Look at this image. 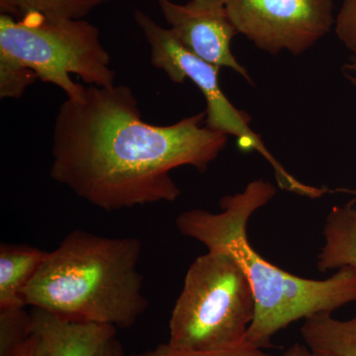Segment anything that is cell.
I'll return each instance as SVG.
<instances>
[{
  "label": "cell",
  "instance_id": "obj_20",
  "mask_svg": "<svg viewBox=\"0 0 356 356\" xmlns=\"http://www.w3.org/2000/svg\"><path fill=\"white\" fill-rule=\"evenodd\" d=\"M344 79L356 88V56L351 55L341 67Z\"/></svg>",
  "mask_w": 356,
  "mask_h": 356
},
{
  "label": "cell",
  "instance_id": "obj_12",
  "mask_svg": "<svg viewBox=\"0 0 356 356\" xmlns=\"http://www.w3.org/2000/svg\"><path fill=\"white\" fill-rule=\"evenodd\" d=\"M304 344L313 356H356V316L339 320L320 313L304 320Z\"/></svg>",
  "mask_w": 356,
  "mask_h": 356
},
{
  "label": "cell",
  "instance_id": "obj_8",
  "mask_svg": "<svg viewBox=\"0 0 356 356\" xmlns=\"http://www.w3.org/2000/svg\"><path fill=\"white\" fill-rule=\"evenodd\" d=\"M156 1L170 29L187 50L210 64L234 70L254 84L231 50L232 40L238 32L224 0H191L185 4Z\"/></svg>",
  "mask_w": 356,
  "mask_h": 356
},
{
  "label": "cell",
  "instance_id": "obj_14",
  "mask_svg": "<svg viewBox=\"0 0 356 356\" xmlns=\"http://www.w3.org/2000/svg\"><path fill=\"white\" fill-rule=\"evenodd\" d=\"M33 334L32 315L25 308L0 310V356H17Z\"/></svg>",
  "mask_w": 356,
  "mask_h": 356
},
{
  "label": "cell",
  "instance_id": "obj_15",
  "mask_svg": "<svg viewBox=\"0 0 356 356\" xmlns=\"http://www.w3.org/2000/svg\"><path fill=\"white\" fill-rule=\"evenodd\" d=\"M37 79L34 70L0 54V97L20 98Z\"/></svg>",
  "mask_w": 356,
  "mask_h": 356
},
{
  "label": "cell",
  "instance_id": "obj_22",
  "mask_svg": "<svg viewBox=\"0 0 356 356\" xmlns=\"http://www.w3.org/2000/svg\"><path fill=\"white\" fill-rule=\"evenodd\" d=\"M334 191L341 192V193L348 194V195L353 196V200L356 201V189L337 188Z\"/></svg>",
  "mask_w": 356,
  "mask_h": 356
},
{
  "label": "cell",
  "instance_id": "obj_17",
  "mask_svg": "<svg viewBox=\"0 0 356 356\" xmlns=\"http://www.w3.org/2000/svg\"><path fill=\"white\" fill-rule=\"evenodd\" d=\"M334 24L337 38L356 56V0H343Z\"/></svg>",
  "mask_w": 356,
  "mask_h": 356
},
{
  "label": "cell",
  "instance_id": "obj_9",
  "mask_svg": "<svg viewBox=\"0 0 356 356\" xmlns=\"http://www.w3.org/2000/svg\"><path fill=\"white\" fill-rule=\"evenodd\" d=\"M33 332L41 339L46 356H95L116 336L108 325L79 322L32 308Z\"/></svg>",
  "mask_w": 356,
  "mask_h": 356
},
{
  "label": "cell",
  "instance_id": "obj_11",
  "mask_svg": "<svg viewBox=\"0 0 356 356\" xmlns=\"http://www.w3.org/2000/svg\"><path fill=\"white\" fill-rule=\"evenodd\" d=\"M325 243L318 252L321 273L350 266L356 270V201L334 206L325 218Z\"/></svg>",
  "mask_w": 356,
  "mask_h": 356
},
{
  "label": "cell",
  "instance_id": "obj_6",
  "mask_svg": "<svg viewBox=\"0 0 356 356\" xmlns=\"http://www.w3.org/2000/svg\"><path fill=\"white\" fill-rule=\"evenodd\" d=\"M135 21L151 47V64L165 72L170 81L184 83L189 79L202 93L207 104L206 126L212 130L234 136L242 151L257 152L268 161L281 188L300 193L305 185L293 177L276 161L264 140L250 127V115L236 108L225 95L220 84V69L194 55L178 41L168 28H163L147 14L136 11Z\"/></svg>",
  "mask_w": 356,
  "mask_h": 356
},
{
  "label": "cell",
  "instance_id": "obj_16",
  "mask_svg": "<svg viewBox=\"0 0 356 356\" xmlns=\"http://www.w3.org/2000/svg\"><path fill=\"white\" fill-rule=\"evenodd\" d=\"M131 356H273L264 353L248 341L229 348L214 350H182L173 348L168 343H161L153 350L136 353Z\"/></svg>",
  "mask_w": 356,
  "mask_h": 356
},
{
  "label": "cell",
  "instance_id": "obj_7",
  "mask_svg": "<svg viewBox=\"0 0 356 356\" xmlns=\"http://www.w3.org/2000/svg\"><path fill=\"white\" fill-rule=\"evenodd\" d=\"M238 34L259 50L300 56L331 31L332 0H224Z\"/></svg>",
  "mask_w": 356,
  "mask_h": 356
},
{
  "label": "cell",
  "instance_id": "obj_18",
  "mask_svg": "<svg viewBox=\"0 0 356 356\" xmlns=\"http://www.w3.org/2000/svg\"><path fill=\"white\" fill-rule=\"evenodd\" d=\"M17 356H46L41 339L36 334H33Z\"/></svg>",
  "mask_w": 356,
  "mask_h": 356
},
{
  "label": "cell",
  "instance_id": "obj_4",
  "mask_svg": "<svg viewBox=\"0 0 356 356\" xmlns=\"http://www.w3.org/2000/svg\"><path fill=\"white\" fill-rule=\"evenodd\" d=\"M255 298L247 275L233 257L208 250L192 262L173 306L168 346L214 350L247 341Z\"/></svg>",
  "mask_w": 356,
  "mask_h": 356
},
{
  "label": "cell",
  "instance_id": "obj_19",
  "mask_svg": "<svg viewBox=\"0 0 356 356\" xmlns=\"http://www.w3.org/2000/svg\"><path fill=\"white\" fill-rule=\"evenodd\" d=\"M95 356H126L123 346L116 336L103 344Z\"/></svg>",
  "mask_w": 356,
  "mask_h": 356
},
{
  "label": "cell",
  "instance_id": "obj_1",
  "mask_svg": "<svg viewBox=\"0 0 356 356\" xmlns=\"http://www.w3.org/2000/svg\"><path fill=\"white\" fill-rule=\"evenodd\" d=\"M204 120L206 111L153 125L143 120L132 88L89 86L58 108L51 177L108 212L175 202L181 192L170 172L187 165L205 172L228 144Z\"/></svg>",
  "mask_w": 356,
  "mask_h": 356
},
{
  "label": "cell",
  "instance_id": "obj_10",
  "mask_svg": "<svg viewBox=\"0 0 356 356\" xmlns=\"http://www.w3.org/2000/svg\"><path fill=\"white\" fill-rule=\"evenodd\" d=\"M48 252L22 243L0 245V310L26 308L24 290Z\"/></svg>",
  "mask_w": 356,
  "mask_h": 356
},
{
  "label": "cell",
  "instance_id": "obj_13",
  "mask_svg": "<svg viewBox=\"0 0 356 356\" xmlns=\"http://www.w3.org/2000/svg\"><path fill=\"white\" fill-rule=\"evenodd\" d=\"M108 0H0L3 15L19 18L37 13L51 19H83L96 7Z\"/></svg>",
  "mask_w": 356,
  "mask_h": 356
},
{
  "label": "cell",
  "instance_id": "obj_21",
  "mask_svg": "<svg viewBox=\"0 0 356 356\" xmlns=\"http://www.w3.org/2000/svg\"><path fill=\"white\" fill-rule=\"evenodd\" d=\"M281 356H313L305 344L294 343Z\"/></svg>",
  "mask_w": 356,
  "mask_h": 356
},
{
  "label": "cell",
  "instance_id": "obj_5",
  "mask_svg": "<svg viewBox=\"0 0 356 356\" xmlns=\"http://www.w3.org/2000/svg\"><path fill=\"white\" fill-rule=\"evenodd\" d=\"M0 54L36 72L40 81L62 89L70 99L83 95L86 86L111 88L116 74L96 26L83 19H51L37 13L19 18L0 15Z\"/></svg>",
  "mask_w": 356,
  "mask_h": 356
},
{
  "label": "cell",
  "instance_id": "obj_2",
  "mask_svg": "<svg viewBox=\"0 0 356 356\" xmlns=\"http://www.w3.org/2000/svg\"><path fill=\"white\" fill-rule=\"evenodd\" d=\"M271 182L255 179L242 192L224 196L221 212L191 209L175 220L178 232L203 243L208 250L233 257L252 288L255 316L247 334L248 343L259 348L292 323L320 313H334L356 302V270L344 266L327 280L300 277L264 259L248 242V222L255 211L273 200Z\"/></svg>",
  "mask_w": 356,
  "mask_h": 356
},
{
  "label": "cell",
  "instance_id": "obj_3",
  "mask_svg": "<svg viewBox=\"0 0 356 356\" xmlns=\"http://www.w3.org/2000/svg\"><path fill=\"white\" fill-rule=\"evenodd\" d=\"M138 238L74 229L24 290L26 306L79 322L129 329L147 311Z\"/></svg>",
  "mask_w": 356,
  "mask_h": 356
}]
</instances>
